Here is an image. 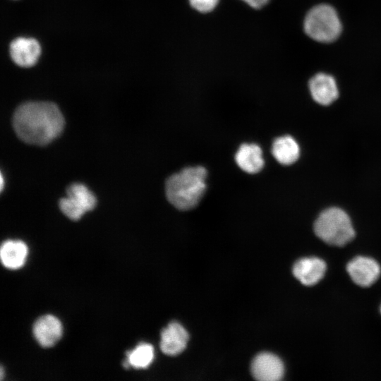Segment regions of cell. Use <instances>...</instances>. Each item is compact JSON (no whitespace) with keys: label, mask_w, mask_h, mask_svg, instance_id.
Instances as JSON below:
<instances>
[{"label":"cell","mask_w":381,"mask_h":381,"mask_svg":"<svg viewBox=\"0 0 381 381\" xmlns=\"http://www.w3.org/2000/svg\"><path fill=\"white\" fill-rule=\"evenodd\" d=\"M13 124L24 142L38 145L49 143L62 131L64 116L56 105L47 102H30L16 110Z\"/></svg>","instance_id":"obj_1"},{"label":"cell","mask_w":381,"mask_h":381,"mask_svg":"<svg viewBox=\"0 0 381 381\" xmlns=\"http://www.w3.org/2000/svg\"><path fill=\"white\" fill-rule=\"evenodd\" d=\"M207 170L201 166L188 167L174 174L166 181L169 202L181 210L196 207L206 190Z\"/></svg>","instance_id":"obj_2"},{"label":"cell","mask_w":381,"mask_h":381,"mask_svg":"<svg viewBox=\"0 0 381 381\" xmlns=\"http://www.w3.org/2000/svg\"><path fill=\"white\" fill-rule=\"evenodd\" d=\"M315 235L325 243L344 246L355 236V231L348 214L342 209L331 207L318 215L313 225Z\"/></svg>","instance_id":"obj_3"},{"label":"cell","mask_w":381,"mask_h":381,"mask_svg":"<svg viewBox=\"0 0 381 381\" xmlns=\"http://www.w3.org/2000/svg\"><path fill=\"white\" fill-rule=\"evenodd\" d=\"M304 30L312 39L320 42L335 40L341 31V24L336 11L327 4L311 8L304 20Z\"/></svg>","instance_id":"obj_4"},{"label":"cell","mask_w":381,"mask_h":381,"mask_svg":"<svg viewBox=\"0 0 381 381\" xmlns=\"http://www.w3.org/2000/svg\"><path fill=\"white\" fill-rule=\"evenodd\" d=\"M67 196L59 201L62 212L72 220L79 219L96 205L94 194L83 184L73 183L66 190Z\"/></svg>","instance_id":"obj_5"},{"label":"cell","mask_w":381,"mask_h":381,"mask_svg":"<svg viewBox=\"0 0 381 381\" xmlns=\"http://www.w3.org/2000/svg\"><path fill=\"white\" fill-rule=\"evenodd\" d=\"M346 271L355 284L362 287H368L378 279L380 267L377 262L371 258L357 256L349 262Z\"/></svg>","instance_id":"obj_6"},{"label":"cell","mask_w":381,"mask_h":381,"mask_svg":"<svg viewBox=\"0 0 381 381\" xmlns=\"http://www.w3.org/2000/svg\"><path fill=\"white\" fill-rule=\"evenodd\" d=\"M281 359L271 353L264 352L255 357L251 363L253 376L260 381H277L284 375Z\"/></svg>","instance_id":"obj_7"},{"label":"cell","mask_w":381,"mask_h":381,"mask_svg":"<svg viewBox=\"0 0 381 381\" xmlns=\"http://www.w3.org/2000/svg\"><path fill=\"white\" fill-rule=\"evenodd\" d=\"M326 269V263L321 258H304L295 262L293 274L303 285L313 286L322 279Z\"/></svg>","instance_id":"obj_8"},{"label":"cell","mask_w":381,"mask_h":381,"mask_svg":"<svg viewBox=\"0 0 381 381\" xmlns=\"http://www.w3.org/2000/svg\"><path fill=\"white\" fill-rule=\"evenodd\" d=\"M40 46L33 38L18 37L10 44V55L16 64L21 67L34 66L40 55Z\"/></svg>","instance_id":"obj_9"},{"label":"cell","mask_w":381,"mask_h":381,"mask_svg":"<svg viewBox=\"0 0 381 381\" xmlns=\"http://www.w3.org/2000/svg\"><path fill=\"white\" fill-rule=\"evenodd\" d=\"M309 90L313 99L321 105H329L339 95L334 78L325 73H318L309 81Z\"/></svg>","instance_id":"obj_10"},{"label":"cell","mask_w":381,"mask_h":381,"mask_svg":"<svg viewBox=\"0 0 381 381\" xmlns=\"http://www.w3.org/2000/svg\"><path fill=\"white\" fill-rule=\"evenodd\" d=\"M33 334L37 342L43 347L54 345L62 334V325L54 315H47L38 318L33 326Z\"/></svg>","instance_id":"obj_11"},{"label":"cell","mask_w":381,"mask_h":381,"mask_svg":"<svg viewBox=\"0 0 381 381\" xmlns=\"http://www.w3.org/2000/svg\"><path fill=\"white\" fill-rule=\"evenodd\" d=\"M188 340V334L183 327L172 322L161 333L160 348L164 353L176 356L184 350Z\"/></svg>","instance_id":"obj_12"},{"label":"cell","mask_w":381,"mask_h":381,"mask_svg":"<svg viewBox=\"0 0 381 381\" xmlns=\"http://www.w3.org/2000/svg\"><path fill=\"white\" fill-rule=\"evenodd\" d=\"M235 161L245 172L256 174L264 167L262 152L259 145L255 143H243L235 155Z\"/></svg>","instance_id":"obj_13"},{"label":"cell","mask_w":381,"mask_h":381,"mask_svg":"<svg viewBox=\"0 0 381 381\" xmlns=\"http://www.w3.org/2000/svg\"><path fill=\"white\" fill-rule=\"evenodd\" d=\"M28 253V249L24 242L8 240L1 246V260L4 266L8 269H18L25 264Z\"/></svg>","instance_id":"obj_14"},{"label":"cell","mask_w":381,"mask_h":381,"mask_svg":"<svg viewBox=\"0 0 381 381\" xmlns=\"http://www.w3.org/2000/svg\"><path fill=\"white\" fill-rule=\"evenodd\" d=\"M272 153L276 160L283 165H291L300 156V147L296 140L290 135L277 138L272 145Z\"/></svg>","instance_id":"obj_15"},{"label":"cell","mask_w":381,"mask_h":381,"mask_svg":"<svg viewBox=\"0 0 381 381\" xmlns=\"http://www.w3.org/2000/svg\"><path fill=\"white\" fill-rule=\"evenodd\" d=\"M126 360L124 361L128 368H145L148 367L154 358L153 346L147 343H142L133 350L127 352Z\"/></svg>","instance_id":"obj_16"},{"label":"cell","mask_w":381,"mask_h":381,"mask_svg":"<svg viewBox=\"0 0 381 381\" xmlns=\"http://www.w3.org/2000/svg\"><path fill=\"white\" fill-rule=\"evenodd\" d=\"M190 6L200 13H209L217 6L219 0H188Z\"/></svg>","instance_id":"obj_17"},{"label":"cell","mask_w":381,"mask_h":381,"mask_svg":"<svg viewBox=\"0 0 381 381\" xmlns=\"http://www.w3.org/2000/svg\"><path fill=\"white\" fill-rule=\"evenodd\" d=\"M248 4L250 7L260 9L265 6L270 0H242Z\"/></svg>","instance_id":"obj_18"},{"label":"cell","mask_w":381,"mask_h":381,"mask_svg":"<svg viewBox=\"0 0 381 381\" xmlns=\"http://www.w3.org/2000/svg\"><path fill=\"white\" fill-rule=\"evenodd\" d=\"M3 185H4L3 176H1V190L3 189Z\"/></svg>","instance_id":"obj_19"},{"label":"cell","mask_w":381,"mask_h":381,"mask_svg":"<svg viewBox=\"0 0 381 381\" xmlns=\"http://www.w3.org/2000/svg\"><path fill=\"white\" fill-rule=\"evenodd\" d=\"M3 375H4V373H3V368H1V379L3 378Z\"/></svg>","instance_id":"obj_20"},{"label":"cell","mask_w":381,"mask_h":381,"mask_svg":"<svg viewBox=\"0 0 381 381\" xmlns=\"http://www.w3.org/2000/svg\"><path fill=\"white\" fill-rule=\"evenodd\" d=\"M380 311H381V308H380Z\"/></svg>","instance_id":"obj_21"}]
</instances>
